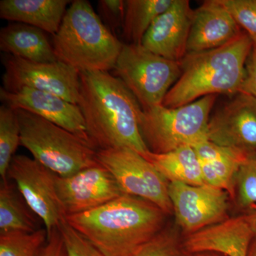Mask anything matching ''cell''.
Here are the masks:
<instances>
[{
  "instance_id": "1",
  "label": "cell",
  "mask_w": 256,
  "mask_h": 256,
  "mask_svg": "<svg viewBox=\"0 0 256 256\" xmlns=\"http://www.w3.org/2000/svg\"><path fill=\"white\" fill-rule=\"evenodd\" d=\"M78 106L97 150L129 148L140 154L150 151L140 128L142 107L118 77L108 72L80 73Z\"/></svg>"
},
{
  "instance_id": "2",
  "label": "cell",
  "mask_w": 256,
  "mask_h": 256,
  "mask_svg": "<svg viewBox=\"0 0 256 256\" xmlns=\"http://www.w3.org/2000/svg\"><path fill=\"white\" fill-rule=\"evenodd\" d=\"M164 216L150 202L124 194L65 220L104 256H130L162 230Z\"/></svg>"
},
{
  "instance_id": "3",
  "label": "cell",
  "mask_w": 256,
  "mask_h": 256,
  "mask_svg": "<svg viewBox=\"0 0 256 256\" xmlns=\"http://www.w3.org/2000/svg\"><path fill=\"white\" fill-rule=\"evenodd\" d=\"M254 43L246 32L224 46L186 54L182 73L165 97L163 106L178 108L210 95L240 92Z\"/></svg>"
},
{
  "instance_id": "4",
  "label": "cell",
  "mask_w": 256,
  "mask_h": 256,
  "mask_svg": "<svg viewBox=\"0 0 256 256\" xmlns=\"http://www.w3.org/2000/svg\"><path fill=\"white\" fill-rule=\"evenodd\" d=\"M86 0L72 2L52 38L60 62L82 72L114 69L124 46Z\"/></svg>"
},
{
  "instance_id": "5",
  "label": "cell",
  "mask_w": 256,
  "mask_h": 256,
  "mask_svg": "<svg viewBox=\"0 0 256 256\" xmlns=\"http://www.w3.org/2000/svg\"><path fill=\"white\" fill-rule=\"evenodd\" d=\"M21 146L33 159L60 176H68L100 164L97 150L76 134L24 110H16Z\"/></svg>"
},
{
  "instance_id": "6",
  "label": "cell",
  "mask_w": 256,
  "mask_h": 256,
  "mask_svg": "<svg viewBox=\"0 0 256 256\" xmlns=\"http://www.w3.org/2000/svg\"><path fill=\"white\" fill-rule=\"evenodd\" d=\"M217 97L205 96L178 108L160 105L142 109L140 128L149 150L169 152L208 139V121Z\"/></svg>"
},
{
  "instance_id": "7",
  "label": "cell",
  "mask_w": 256,
  "mask_h": 256,
  "mask_svg": "<svg viewBox=\"0 0 256 256\" xmlns=\"http://www.w3.org/2000/svg\"><path fill=\"white\" fill-rule=\"evenodd\" d=\"M114 70L143 110L162 105L182 73L180 62L166 60L134 44H124Z\"/></svg>"
},
{
  "instance_id": "8",
  "label": "cell",
  "mask_w": 256,
  "mask_h": 256,
  "mask_svg": "<svg viewBox=\"0 0 256 256\" xmlns=\"http://www.w3.org/2000/svg\"><path fill=\"white\" fill-rule=\"evenodd\" d=\"M97 158L114 176L124 194L150 202L165 214L173 212L169 183L138 152L129 148L100 150Z\"/></svg>"
},
{
  "instance_id": "9",
  "label": "cell",
  "mask_w": 256,
  "mask_h": 256,
  "mask_svg": "<svg viewBox=\"0 0 256 256\" xmlns=\"http://www.w3.org/2000/svg\"><path fill=\"white\" fill-rule=\"evenodd\" d=\"M2 60L4 67V90L14 92L28 88L50 92L78 105L80 73L75 68L60 60L40 63L10 54H4Z\"/></svg>"
},
{
  "instance_id": "10",
  "label": "cell",
  "mask_w": 256,
  "mask_h": 256,
  "mask_svg": "<svg viewBox=\"0 0 256 256\" xmlns=\"http://www.w3.org/2000/svg\"><path fill=\"white\" fill-rule=\"evenodd\" d=\"M56 174L33 158L18 154L10 163L8 178L38 217L50 236L65 218L56 188Z\"/></svg>"
},
{
  "instance_id": "11",
  "label": "cell",
  "mask_w": 256,
  "mask_h": 256,
  "mask_svg": "<svg viewBox=\"0 0 256 256\" xmlns=\"http://www.w3.org/2000/svg\"><path fill=\"white\" fill-rule=\"evenodd\" d=\"M56 188L65 218L95 210L124 194L100 164L64 178L56 175Z\"/></svg>"
},
{
  "instance_id": "12",
  "label": "cell",
  "mask_w": 256,
  "mask_h": 256,
  "mask_svg": "<svg viewBox=\"0 0 256 256\" xmlns=\"http://www.w3.org/2000/svg\"><path fill=\"white\" fill-rule=\"evenodd\" d=\"M170 200L180 226L194 234L223 222L227 192L210 185L169 183Z\"/></svg>"
},
{
  "instance_id": "13",
  "label": "cell",
  "mask_w": 256,
  "mask_h": 256,
  "mask_svg": "<svg viewBox=\"0 0 256 256\" xmlns=\"http://www.w3.org/2000/svg\"><path fill=\"white\" fill-rule=\"evenodd\" d=\"M207 137L216 144L256 152V98L238 92L208 121Z\"/></svg>"
},
{
  "instance_id": "14",
  "label": "cell",
  "mask_w": 256,
  "mask_h": 256,
  "mask_svg": "<svg viewBox=\"0 0 256 256\" xmlns=\"http://www.w3.org/2000/svg\"><path fill=\"white\" fill-rule=\"evenodd\" d=\"M0 100L14 110H26L53 122L92 144L82 110L76 104L50 92L28 88L8 92L2 87Z\"/></svg>"
},
{
  "instance_id": "15",
  "label": "cell",
  "mask_w": 256,
  "mask_h": 256,
  "mask_svg": "<svg viewBox=\"0 0 256 256\" xmlns=\"http://www.w3.org/2000/svg\"><path fill=\"white\" fill-rule=\"evenodd\" d=\"M194 14L188 0H174L152 24L141 44L166 60L180 62L186 54Z\"/></svg>"
},
{
  "instance_id": "16",
  "label": "cell",
  "mask_w": 256,
  "mask_h": 256,
  "mask_svg": "<svg viewBox=\"0 0 256 256\" xmlns=\"http://www.w3.org/2000/svg\"><path fill=\"white\" fill-rule=\"evenodd\" d=\"M242 33V28L220 0H207L194 10L186 54L224 46Z\"/></svg>"
},
{
  "instance_id": "17",
  "label": "cell",
  "mask_w": 256,
  "mask_h": 256,
  "mask_svg": "<svg viewBox=\"0 0 256 256\" xmlns=\"http://www.w3.org/2000/svg\"><path fill=\"white\" fill-rule=\"evenodd\" d=\"M254 234L246 216L236 217L191 234L184 248L191 254L214 252L226 256H248Z\"/></svg>"
},
{
  "instance_id": "18",
  "label": "cell",
  "mask_w": 256,
  "mask_h": 256,
  "mask_svg": "<svg viewBox=\"0 0 256 256\" xmlns=\"http://www.w3.org/2000/svg\"><path fill=\"white\" fill-rule=\"evenodd\" d=\"M201 164L205 184L233 194L234 180L249 154L216 144L208 139L193 146Z\"/></svg>"
},
{
  "instance_id": "19",
  "label": "cell",
  "mask_w": 256,
  "mask_h": 256,
  "mask_svg": "<svg viewBox=\"0 0 256 256\" xmlns=\"http://www.w3.org/2000/svg\"><path fill=\"white\" fill-rule=\"evenodd\" d=\"M70 3L68 0H2L0 18L34 26L54 36Z\"/></svg>"
},
{
  "instance_id": "20",
  "label": "cell",
  "mask_w": 256,
  "mask_h": 256,
  "mask_svg": "<svg viewBox=\"0 0 256 256\" xmlns=\"http://www.w3.org/2000/svg\"><path fill=\"white\" fill-rule=\"evenodd\" d=\"M45 33L40 28L25 24H10L0 31V50L6 54L30 62H57L58 60L53 45Z\"/></svg>"
},
{
  "instance_id": "21",
  "label": "cell",
  "mask_w": 256,
  "mask_h": 256,
  "mask_svg": "<svg viewBox=\"0 0 256 256\" xmlns=\"http://www.w3.org/2000/svg\"><path fill=\"white\" fill-rule=\"evenodd\" d=\"M141 156L170 183L205 184L200 160L193 146H184L165 153L148 151Z\"/></svg>"
},
{
  "instance_id": "22",
  "label": "cell",
  "mask_w": 256,
  "mask_h": 256,
  "mask_svg": "<svg viewBox=\"0 0 256 256\" xmlns=\"http://www.w3.org/2000/svg\"><path fill=\"white\" fill-rule=\"evenodd\" d=\"M40 220L28 207L15 184L9 178L1 180L0 234L36 232L42 228Z\"/></svg>"
},
{
  "instance_id": "23",
  "label": "cell",
  "mask_w": 256,
  "mask_h": 256,
  "mask_svg": "<svg viewBox=\"0 0 256 256\" xmlns=\"http://www.w3.org/2000/svg\"><path fill=\"white\" fill-rule=\"evenodd\" d=\"M174 0H127L122 34L127 44H141L143 37L160 14Z\"/></svg>"
},
{
  "instance_id": "24",
  "label": "cell",
  "mask_w": 256,
  "mask_h": 256,
  "mask_svg": "<svg viewBox=\"0 0 256 256\" xmlns=\"http://www.w3.org/2000/svg\"><path fill=\"white\" fill-rule=\"evenodd\" d=\"M21 144V130L18 112L2 104L0 106V176L8 180L10 163Z\"/></svg>"
},
{
  "instance_id": "25",
  "label": "cell",
  "mask_w": 256,
  "mask_h": 256,
  "mask_svg": "<svg viewBox=\"0 0 256 256\" xmlns=\"http://www.w3.org/2000/svg\"><path fill=\"white\" fill-rule=\"evenodd\" d=\"M47 239L45 228L32 233L0 234V256H38Z\"/></svg>"
},
{
  "instance_id": "26",
  "label": "cell",
  "mask_w": 256,
  "mask_h": 256,
  "mask_svg": "<svg viewBox=\"0 0 256 256\" xmlns=\"http://www.w3.org/2000/svg\"><path fill=\"white\" fill-rule=\"evenodd\" d=\"M240 28L256 44V0H220Z\"/></svg>"
},
{
  "instance_id": "27",
  "label": "cell",
  "mask_w": 256,
  "mask_h": 256,
  "mask_svg": "<svg viewBox=\"0 0 256 256\" xmlns=\"http://www.w3.org/2000/svg\"><path fill=\"white\" fill-rule=\"evenodd\" d=\"M130 256H185L174 236L162 230Z\"/></svg>"
},
{
  "instance_id": "28",
  "label": "cell",
  "mask_w": 256,
  "mask_h": 256,
  "mask_svg": "<svg viewBox=\"0 0 256 256\" xmlns=\"http://www.w3.org/2000/svg\"><path fill=\"white\" fill-rule=\"evenodd\" d=\"M237 178L242 204L248 206L256 204V152L248 154Z\"/></svg>"
},
{
  "instance_id": "29",
  "label": "cell",
  "mask_w": 256,
  "mask_h": 256,
  "mask_svg": "<svg viewBox=\"0 0 256 256\" xmlns=\"http://www.w3.org/2000/svg\"><path fill=\"white\" fill-rule=\"evenodd\" d=\"M58 229L64 238L67 256H104L87 239L72 228L65 218Z\"/></svg>"
},
{
  "instance_id": "30",
  "label": "cell",
  "mask_w": 256,
  "mask_h": 256,
  "mask_svg": "<svg viewBox=\"0 0 256 256\" xmlns=\"http://www.w3.org/2000/svg\"><path fill=\"white\" fill-rule=\"evenodd\" d=\"M98 16L102 22L116 35V30L124 25L126 1L122 0H100L98 2Z\"/></svg>"
},
{
  "instance_id": "31",
  "label": "cell",
  "mask_w": 256,
  "mask_h": 256,
  "mask_svg": "<svg viewBox=\"0 0 256 256\" xmlns=\"http://www.w3.org/2000/svg\"><path fill=\"white\" fill-rule=\"evenodd\" d=\"M240 92H246L256 98V44H254L246 66V74Z\"/></svg>"
},
{
  "instance_id": "32",
  "label": "cell",
  "mask_w": 256,
  "mask_h": 256,
  "mask_svg": "<svg viewBox=\"0 0 256 256\" xmlns=\"http://www.w3.org/2000/svg\"><path fill=\"white\" fill-rule=\"evenodd\" d=\"M38 256H67L66 248L60 229L54 230L48 237Z\"/></svg>"
},
{
  "instance_id": "33",
  "label": "cell",
  "mask_w": 256,
  "mask_h": 256,
  "mask_svg": "<svg viewBox=\"0 0 256 256\" xmlns=\"http://www.w3.org/2000/svg\"><path fill=\"white\" fill-rule=\"evenodd\" d=\"M247 220H248L249 224L252 226V228L254 229L255 233L256 232V212L252 214V215L246 216Z\"/></svg>"
},
{
  "instance_id": "34",
  "label": "cell",
  "mask_w": 256,
  "mask_h": 256,
  "mask_svg": "<svg viewBox=\"0 0 256 256\" xmlns=\"http://www.w3.org/2000/svg\"><path fill=\"white\" fill-rule=\"evenodd\" d=\"M256 256V246L255 248L252 249V252H250V256Z\"/></svg>"
}]
</instances>
